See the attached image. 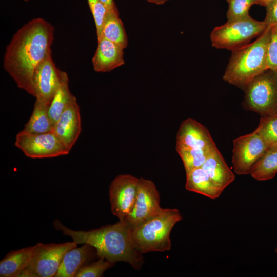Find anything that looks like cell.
Here are the masks:
<instances>
[{
	"label": "cell",
	"instance_id": "6da1fadb",
	"mask_svg": "<svg viewBox=\"0 0 277 277\" xmlns=\"http://www.w3.org/2000/svg\"><path fill=\"white\" fill-rule=\"evenodd\" d=\"M53 26L42 18H33L13 36L6 48L3 67L19 88L34 96L35 69L51 51Z\"/></svg>",
	"mask_w": 277,
	"mask_h": 277
},
{
	"label": "cell",
	"instance_id": "7a4b0ae2",
	"mask_svg": "<svg viewBox=\"0 0 277 277\" xmlns=\"http://www.w3.org/2000/svg\"><path fill=\"white\" fill-rule=\"evenodd\" d=\"M53 226L63 235L71 237L77 244H87L93 247L99 258L105 259L113 264L125 262L135 269L142 266V254L133 245L131 228L122 220L88 231L71 230L57 219L53 222Z\"/></svg>",
	"mask_w": 277,
	"mask_h": 277
},
{
	"label": "cell",
	"instance_id": "3957f363",
	"mask_svg": "<svg viewBox=\"0 0 277 277\" xmlns=\"http://www.w3.org/2000/svg\"><path fill=\"white\" fill-rule=\"evenodd\" d=\"M270 36L271 27L268 26L254 42L232 50L223 80L243 89L254 78L268 69Z\"/></svg>",
	"mask_w": 277,
	"mask_h": 277
},
{
	"label": "cell",
	"instance_id": "277c9868",
	"mask_svg": "<svg viewBox=\"0 0 277 277\" xmlns=\"http://www.w3.org/2000/svg\"><path fill=\"white\" fill-rule=\"evenodd\" d=\"M182 220L177 209H164L155 216L131 229L133 245L141 254L170 250L171 231Z\"/></svg>",
	"mask_w": 277,
	"mask_h": 277
},
{
	"label": "cell",
	"instance_id": "5b68a950",
	"mask_svg": "<svg viewBox=\"0 0 277 277\" xmlns=\"http://www.w3.org/2000/svg\"><path fill=\"white\" fill-rule=\"evenodd\" d=\"M268 26L250 15L228 21L215 27L210 33L212 46L217 49L234 50L247 44L252 38L260 35Z\"/></svg>",
	"mask_w": 277,
	"mask_h": 277
},
{
	"label": "cell",
	"instance_id": "8992f818",
	"mask_svg": "<svg viewBox=\"0 0 277 277\" xmlns=\"http://www.w3.org/2000/svg\"><path fill=\"white\" fill-rule=\"evenodd\" d=\"M243 106L261 116L277 113V71L267 69L243 89Z\"/></svg>",
	"mask_w": 277,
	"mask_h": 277
},
{
	"label": "cell",
	"instance_id": "52a82bcc",
	"mask_svg": "<svg viewBox=\"0 0 277 277\" xmlns=\"http://www.w3.org/2000/svg\"><path fill=\"white\" fill-rule=\"evenodd\" d=\"M77 245L74 241L59 244L37 243L29 266L19 277L55 276L65 253Z\"/></svg>",
	"mask_w": 277,
	"mask_h": 277
},
{
	"label": "cell",
	"instance_id": "ba28073f",
	"mask_svg": "<svg viewBox=\"0 0 277 277\" xmlns=\"http://www.w3.org/2000/svg\"><path fill=\"white\" fill-rule=\"evenodd\" d=\"M14 145L26 156L33 159L65 155L70 151L53 131L34 134L22 130L16 135Z\"/></svg>",
	"mask_w": 277,
	"mask_h": 277
},
{
	"label": "cell",
	"instance_id": "9c48e42d",
	"mask_svg": "<svg viewBox=\"0 0 277 277\" xmlns=\"http://www.w3.org/2000/svg\"><path fill=\"white\" fill-rule=\"evenodd\" d=\"M233 144L232 163L234 172L239 175L249 174L269 146L257 129L235 138Z\"/></svg>",
	"mask_w": 277,
	"mask_h": 277
},
{
	"label": "cell",
	"instance_id": "30bf717a",
	"mask_svg": "<svg viewBox=\"0 0 277 277\" xmlns=\"http://www.w3.org/2000/svg\"><path fill=\"white\" fill-rule=\"evenodd\" d=\"M140 179L122 174L111 182L109 189L111 210L113 215L123 220L132 210L136 200Z\"/></svg>",
	"mask_w": 277,
	"mask_h": 277
},
{
	"label": "cell",
	"instance_id": "8fae6325",
	"mask_svg": "<svg viewBox=\"0 0 277 277\" xmlns=\"http://www.w3.org/2000/svg\"><path fill=\"white\" fill-rule=\"evenodd\" d=\"M159 193L154 183L140 179L138 192L131 212L122 221L131 229L157 215L163 208L160 205Z\"/></svg>",
	"mask_w": 277,
	"mask_h": 277
},
{
	"label": "cell",
	"instance_id": "7c38bea8",
	"mask_svg": "<svg viewBox=\"0 0 277 277\" xmlns=\"http://www.w3.org/2000/svg\"><path fill=\"white\" fill-rule=\"evenodd\" d=\"M60 83V70L56 68L49 52L34 70V97L50 105Z\"/></svg>",
	"mask_w": 277,
	"mask_h": 277
},
{
	"label": "cell",
	"instance_id": "4fadbf2b",
	"mask_svg": "<svg viewBox=\"0 0 277 277\" xmlns=\"http://www.w3.org/2000/svg\"><path fill=\"white\" fill-rule=\"evenodd\" d=\"M215 146L207 128L196 120L187 118L181 124L176 135V151Z\"/></svg>",
	"mask_w": 277,
	"mask_h": 277
},
{
	"label": "cell",
	"instance_id": "5bb4252c",
	"mask_svg": "<svg viewBox=\"0 0 277 277\" xmlns=\"http://www.w3.org/2000/svg\"><path fill=\"white\" fill-rule=\"evenodd\" d=\"M81 131L79 105L75 99L65 109L55 123L53 132L70 150L76 143Z\"/></svg>",
	"mask_w": 277,
	"mask_h": 277
},
{
	"label": "cell",
	"instance_id": "9a60e30c",
	"mask_svg": "<svg viewBox=\"0 0 277 277\" xmlns=\"http://www.w3.org/2000/svg\"><path fill=\"white\" fill-rule=\"evenodd\" d=\"M97 41L98 46L92 59L95 71L109 72L124 64V49L104 37Z\"/></svg>",
	"mask_w": 277,
	"mask_h": 277
},
{
	"label": "cell",
	"instance_id": "2e32d148",
	"mask_svg": "<svg viewBox=\"0 0 277 277\" xmlns=\"http://www.w3.org/2000/svg\"><path fill=\"white\" fill-rule=\"evenodd\" d=\"M95 249L87 244L68 251L64 255L55 277H74L80 269L88 263Z\"/></svg>",
	"mask_w": 277,
	"mask_h": 277
},
{
	"label": "cell",
	"instance_id": "e0dca14e",
	"mask_svg": "<svg viewBox=\"0 0 277 277\" xmlns=\"http://www.w3.org/2000/svg\"><path fill=\"white\" fill-rule=\"evenodd\" d=\"M202 168L223 190L235 179L234 174L228 166L217 147L210 153Z\"/></svg>",
	"mask_w": 277,
	"mask_h": 277
},
{
	"label": "cell",
	"instance_id": "ac0fdd59",
	"mask_svg": "<svg viewBox=\"0 0 277 277\" xmlns=\"http://www.w3.org/2000/svg\"><path fill=\"white\" fill-rule=\"evenodd\" d=\"M35 246L10 251L0 262L1 277H19L29 266Z\"/></svg>",
	"mask_w": 277,
	"mask_h": 277
},
{
	"label": "cell",
	"instance_id": "d6986e66",
	"mask_svg": "<svg viewBox=\"0 0 277 277\" xmlns=\"http://www.w3.org/2000/svg\"><path fill=\"white\" fill-rule=\"evenodd\" d=\"M186 189L211 199L219 197L223 189L219 186L202 167L186 173Z\"/></svg>",
	"mask_w": 277,
	"mask_h": 277
},
{
	"label": "cell",
	"instance_id": "ffe728a7",
	"mask_svg": "<svg viewBox=\"0 0 277 277\" xmlns=\"http://www.w3.org/2000/svg\"><path fill=\"white\" fill-rule=\"evenodd\" d=\"M49 106L41 98H36L32 113L22 130L34 134L53 131L54 124L49 114Z\"/></svg>",
	"mask_w": 277,
	"mask_h": 277
},
{
	"label": "cell",
	"instance_id": "44dd1931",
	"mask_svg": "<svg viewBox=\"0 0 277 277\" xmlns=\"http://www.w3.org/2000/svg\"><path fill=\"white\" fill-rule=\"evenodd\" d=\"M67 74L60 70V83L54 96L49 106V114L54 125L67 106L76 97L69 88Z\"/></svg>",
	"mask_w": 277,
	"mask_h": 277
},
{
	"label": "cell",
	"instance_id": "7402d4cb",
	"mask_svg": "<svg viewBox=\"0 0 277 277\" xmlns=\"http://www.w3.org/2000/svg\"><path fill=\"white\" fill-rule=\"evenodd\" d=\"M277 173V145L269 146L252 166L249 174L258 181L273 179Z\"/></svg>",
	"mask_w": 277,
	"mask_h": 277
},
{
	"label": "cell",
	"instance_id": "603a6c76",
	"mask_svg": "<svg viewBox=\"0 0 277 277\" xmlns=\"http://www.w3.org/2000/svg\"><path fill=\"white\" fill-rule=\"evenodd\" d=\"M101 37H104L114 43L123 49L127 47V36L123 24L119 17V14L107 11L103 24Z\"/></svg>",
	"mask_w": 277,
	"mask_h": 277
},
{
	"label": "cell",
	"instance_id": "cb8c5ba5",
	"mask_svg": "<svg viewBox=\"0 0 277 277\" xmlns=\"http://www.w3.org/2000/svg\"><path fill=\"white\" fill-rule=\"evenodd\" d=\"M216 147V146L205 149L177 150L183 161L186 174L193 169L202 167L210 153Z\"/></svg>",
	"mask_w": 277,
	"mask_h": 277
},
{
	"label": "cell",
	"instance_id": "d4e9b609",
	"mask_svg": "<svg viewBox=\"0 0 277 277\" xmlns=\"http://www.w3.org/2000/svg\"><path fill=\"white\" fill-rule=\"evenodd\" d=\"M256 129L269 146L277 145V113L262 116Z\"/></svg>",
	"mask_w": 277,
	"mask_h": 277
},
{
	"label": "cell",
	"instance_id": "484cf974",
	"mask_svg": "<svg viewBox=\"0 0 277 277\" xmlns=\"http://www.w3.org/2000/svg\"><path fill=\"white\" fill-rule=\"evenodd\" d=\"M228 9L227 12L228 21L242 18L249 16V10L256 0H227Z\"/></svg>",
	"mask_w": 277,
	"mask_h": 277
},
{
	"label": "cell",
	"instance_id": "4316f807",
	"mask_svg": "<svg viewBox=\"0 0 277 277\" xmlns=\"http://www.w3.org/2000/svg\"><path fill=\"white\" fill-rule=\"evenodd\" d=\"M113 263L103 258L96 262L87 264L82 267L75 277H100L104 272L112 266Z\"/></svg>",
	"mask_w": 277,
	"mask_h": 277
},
{
	"label": "cell",
	"instance_id": "83f0119b",
	"mask_svg": "<svg viewBox=\"0 0 277 277\" xmlns=\"http://www.w3.org/2000/svg\"><path fill=\"white\" fill-rule=\"evenodd\" d=\"M87 2L93 16L98 39L101 36L103 24L107 11L100 0H87Z\"/></svg>",
	"mask_w": 277,
	"mask_h": 277
},
{
	"label": "cell",
	"instance_id": "f1b7e54d",
	"mask_svg": "<svg viewBox=\"0 0 277 277\" xmlns=\"http://www.w3.org/2000/svg\"><path fill=\"white\" fill-rule=\"evenodd\" d=\"M271 27V36L268 47V68L277 71V25Z\"/></svg>",
	"mask_w": 277,
	"mask_h": 277
},
{
	"label": "cell",
	"instance_id": "f546056e",
	"mask_svg": "<svg viewBox=\"0 0 277 277\" xmlns=\"http://www.w3.org/2000/svg\"><path fill=\"white\" fill-rule=\"evenodd\" d=\"M266 7V14L263 21L268 26L277 25V0Z\"/></svg>",
	"mask_w": 277,
	"mask_h": 277
},
{
	"label": "cell",
	"instance_id": "4dcf8cb0",
	"mask_svg": "<svg viewBox=\"0 0 277 277\" xmlns=\"http://www.w3.org/2000/svg\"><path fill=\"white\" fill-rule=\"evenodd\" d=\"M106 7L107 11L118 13V9L113 0H100Z\"/></svg>",
	"mask_w": 277,
	"mask_h": 277
},
{
	"label": "cell",
	"instance_id": "1f68e13d",
	"mask_svg": "<svg viewBox=\"0 0 277 277\" xmlns=\"http://www.w3.org/2000/svg\"><path fill=\"white\" fill-rule=\"evenodd\" d=\"M276 0H256V4L266 7Z\"/></svg>",
	"mask_w": 277,
	"mask_h": 277
},
{
	"label": "cell",
	"instance_id": "d6a6232c",
	"mask_svg": "<svg viewBox=\"0 0 277 277\" xmlns=\"http://www.w3.org/2000/svg\"><path fill=\"white\" fill-rule=\"evenodd\" d=\"M148 2L157 5H162L166 2L165 0H147Z\"/></svg>",
	"mask_w": 277,
	"mask_h": 277
},
{
	"label": "cell",
	"instance_id": "836d02e7",
	"mask_svg": "<svg viewBox=\"0 0 277 277\" xmlns=\"http://www.w3.org/2000/svg\"><path fill=\"white\" fill-rule=\"evenodd\" d=\"M274 252L276 253V254L277 255V246L276 247V248L274 249Z\"/></svg>",
	"mask_w": 277,
	"mask_h": 277
},
{
	"label": "cell",
	"instance_id": "e575fe53",
	"mask_svg": "<svg viewBox=\"0 0 277 277\" xmlns=\"http://www.w3.org/2000/svg\"><path fill=\"white\" fill-rule=\"evenodd\" d=\"M25 2H28L29 0H24Z\"/></svg>",
	"mask_w": 277,
	"mask_h": 277
},
{
	"label": "cell",
	"instance_id": "d590c367",
	"mask_svg": "<svg viewBox=\"0 0 277 277\" xmlns=\"http://www.w3.org/2000/svg\"><path fill=\"white\" fill-rule=\"evenodd\" d=\"M167 1H168V0H165L166 2H167Z\"/></svg>",
	"mask_w": 277,
	"mask_h": 277
}]
</instances>
